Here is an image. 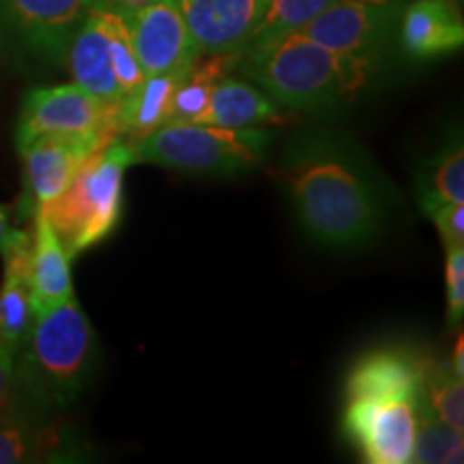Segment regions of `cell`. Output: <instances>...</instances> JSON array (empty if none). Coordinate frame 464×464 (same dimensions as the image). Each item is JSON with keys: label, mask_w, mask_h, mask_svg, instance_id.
Returning a JSON list of instances; mask_svg holds the SVG:
<instances>
[{"label": "cell", "mask_w": 464, "mask_h": 464, "mask_svg": "<svg viewBox=\"0 0 464 464\" xmlns=\"http://www.w3.org/2000/svg\"><path fill=\"white\" fill-rule=\"evenodd\" d=\"M415 402L404 398H346L342 432L370 464H409L415 445Z\"/></svg>", "instance_id": "cell-10"}, {"label": "cell", "mask_w": 464, "mask_h": 464, "mask_svg": "<svg viewBox=\"0 0 464 464\" xmlns=\"http://www.w3.org/2000/svg\"><path fill=\"white\" fill-rule=\"evenodd\" d=\"M237 69L271 100L297 112H324L351 103L379 69L288 33L239 52Z\"/></svg>", "instance_id": "cell-2"}, {"label": "cell", "mask_w": 464, "mask_h": 464, "mask_svg": "<svg viewBox=\"0 0 464 464\" xmlns=\"http://www.w3.org/2000/svg\"><path fill=\"white\" fill-rule=\"evenodd\" d=\"M420 205L437 226L443 247L464 246V202H445L434 196L420 194Z\"/></svg>", "instance_id": "cell-26"}, {"label": "cell", "mask_w": 464, "mask_h": 464, "mask_svg": "<svg viewBox=\"0 0 464 464\" xmlns=\"http://www.w3.org/2000/svg\"><path fill=\"white\" fill-rule=\"evenodd\" d=\"M116 138L106 136H39L20 147L24 161V194L20 218H33L69 188L73 177L95 150Z\"/></svg>", "instance_id": "cell-11"}, {"label": "cell", "mask_w": 464, "mask_h": 464, "mask_svg": "<svg viewBox=\"0 0 464 464\" xmlns=\"http://www.w3.org/2000/svg\"><path fill=\"white\" fill-rule=\"evenodd\" d=\"M183 72L144 75L140 84L119 103V131L125 140H140L170 119L174 89Z\"/></svg>", "instance_id": "cell-19"}, {"label": "cell", "mask_w": 464, "mask_h": 464, "mask_svg": "<svg viewBox=\"0 0 464 464\" xmlns=\"http://www.w3.org/2000/svg\"><path fill=\"white\" fill-rule=\"evenodd\" d=\"M116 5H119L121 9H125V11H131V9H138V7H142V5H147L149 0H114Z\"/></svg>", "instance_id": "cell-31"}, {"label": "cell", "mask_w": 464, "mask_h": 464, "mask_svg": "<svg viewBox=\"0 0 464 464\" xmlns=\"http://www.w3.org/2000/svg\"><path fill=\"white\" fill-rule=\"evenodd\" d=\"M15 396V353L0 344V411H5Z\"/></svg>", "instance_id": "cell-29"}, {"label": "cell", "mask_w": 464, "mask_h": 464, "mask_svg": "<svg viewBox=\"0 0 464 464\" xmlns=\"http://www.w3.org/2000/svg\"><path fill=\"white\" fill-rule=\"evenodd\" d=\"M400 14L398 0H334L299 33L323 48L379 69Z\"/></svg>", "instance_id": "cell-8"}, {"label": "cell", "mask_w": 464, "mask_h": 464, "mask_svg": "<svg viewBox=\"0 0 464 464\" xmlns=\"http://www.w3.org/2000/svg\"><path fill=\"white\" fill-rule=\"evenodd\" d=\"M237 58L239 54H200L196 58L174 89L168 123H196L219 80L235 69Z\"/></svg>", "instance_id": "cell-21"}, {"label": "cell", "mask_w": 464, "mask_h": 464, "mask_svg": "<svg viewBox=\"0 0 464 464\" xmlns=\"http://www.w3.org/2000/svg\"><path fill=\"white\" fill-rule=\"evenodd\" d=\"M125 17L144 75L185 72L200 56L177 0H149L142 7L125 11Z\"/></svg>", "instance_id": "cell-12"}, {"label": "cell", "mask_w": 464, "mask_h": 464, "mask_svg": "<svg viewBox=\"0 0 464 464\" xmlns=\"http://www.w3.org/2000/svg\"><path fill=\"white\" fill-rule=\"evenodd\" d=\"M39 136L119 138V103L103 102L75 82L39 86L22 103L15 127L17 149Z\"/></svg>", "instance_id": "cell-7"}, {"label": "cell", "mask_w": 464, "mask_h": 464, "mask_svg": "<svg viewBox=\"0 0 464 464\" xmlns=\"http://www.w3.org/2000/svg\"><path fill=\"white\" fill-rule=\"evenodd\" d=\"M269 0H177L200 54H239Z\"/></svg>", "instance_id": "cell-14"}, {"label": "cell", "mask_w": 464, "mask_h": 464, "mask_svg": "<svg viewBox=\"0 0 464 464\" xmlns=\"http://www.w3.org/2000/svg\"><path fill=\"white\" fill-rule=\"evenodd\" d=\"M11 213H14V208L0 202V256L33 241V232L20 230L11 224Z\"/></svg>", "instance_id": "cell-28"}, {"label": "cell", "mask_w": 464, "mask_h": 464, "mask_svg": "<svg viewBox=\"0 0 464 464\" xmlns=\"http://www.w3.org/2000/svg\"><path fill=\"white\" fill-rule=\"evenodd\" d=\"M269 142L271 136L263 127L228 130L207 123H168L140 140H133L131 149L136 164L205 177H228L263 164Z\"/></svg>", "instance_id": "cell-5"}, {"label": "cell", "mask_w": 464, "mask_h": 464, "mask_svg": "<svg viewBox=\"0 0 464 464\" xmlns=\"http://www.w3.org/2000/svg\"><path fill=\"white\" fill-rule=\"evenodd\" d=\"M136 164L131 142L119 136L84 161L69 188L44 207L52 228L69 258L100 246L116 230L123 216V181Z\"/></svg>", "instance_id": "cell-4"}, {"label": "cell", "mask_w": 464, "mask_h": 464, "mask_svg": "<svg viewBox=\"0 0 464 464\" xmlns=\"http://www.w3.org/2000/svg\"><path fill=\"white\" fill-rule=\"evenodd\" d=\"M286 121V112H282L277 102L271 100L260 86L232 78L228 73L213 89L205 112L196 123L228 127V130H256L266 125H282Z\"/></svg>", "instance_id": "cell-18"}, {"label": "cell", "mask_w": 464, "mask_h": 464, "mask_svg": "<svg viewBox=\"0 0 464 464\" xmlns=\"http://www.w3.org/2000/svg\"><path fill=\"white\" fill-rule=\"evenodd\" d=\"M398 3H402V0H398Z\"/></svg>", "instance_id": "cell-32"}, {"label": "cell", "mask_w": 464, "mask_h": 464, "mask_svg": "<svg viewBox=\"0 0 464 464\" xmlns=\"http://www.w3.org/2000/svg\"><path fill=\"white\" fill-rule=\"evenodd\" d=\"M417 402L456 430L464 428V379L448 359L420 353V392Z\"/></svg>", "instance_id": "cell-22"}, {"label": "cell", "mask_w": 464, "mask_h": 464, "mask_svg": "<svg viewBox=\"0 0 464 464\" xmlns=\"http://www.w3.org/2000/svg\"><path fill=\"white\" fill-rule=\"evenodd\" d=\"M451 370L460 376V379H464V335L458 334L456 338V344H454V351H451V357L448 359Z\"/></svg>", "instance_id": "cell-30"}, {"label": "cell", "mask_w": 464, "mask_h": 464, "mask_svg": "<svg viewBox=\"0 0 464 464\" xmlns=\"http://www.w3.org/2000/svg\"><path fill=\"white\" fill-rule=\"evenodd\" d=\"M31 243V305L33 314L65 304L75 297L72 280V258L52 228L44 208L33 216Z\"/></svg>", "instance_id": "cell-17"}, {"label": "cell", "mask_w": 464, "mask_h": 464, "mask_svg": "<svg viewBox=\"0 0 464 464\" xmlns=\"http://www.w3.org/2000/svg\"><path fill=\"white\" fill-rule=\"evenodd\" d=\"M462 430L440 421L426 406L415 402V445L413 460L417 464H460L464 458Z\"/></svg>", "instance_id": "cell-23"}, {"label": "cell", "mask_w": 464, "mask_h": 464, "mask_svg": "<svg viewBox=\"0 0 464 464\" xmlns=\"http://www.w3.org/2000/svg\"><path fill=\"white\" fill-rule=\"evenodd\" d=\"M277 174L310 239L334 249H355L381 235L385 191L351 138L332 130L299 131L284 149Z\"/></svg>", "instance_id": "cell-1"}, {"label": "cell", "mask_w": 464, "mask_h": 464, "mask_svg": "<svg viewBox=\"0 0 464 464\" xmlns=\"http://www.w3.org/2000/svg\"><path fill=\"white\" fill-rule=\"evenodd\" d=\"M89 445L61 411H50L14 396L0 411V464L78 462Z\"/></svg>", "instance_id": "cell-9"}, {"label": "cell", "mask_w": 464, "mask_h": 464, "mask_svg": "<svg viewBox=\"0 0 464 464\" xmlns=\"http://www.w3.org/2000/svg\"><path fill=\"white\" fill-rule=\"evenodd\" d=\"M65 61L75 84L103 102L121 103L144 80L125 11L97 0L69 42Z\"/></svg>", "instance_id": "cell-6"}, {"label": "cell", "mask_w": 464, "mask_h": 464, "mask_svg": "<svg viewBox=\"0 0 464 464\" xmlns=\"http://www.w3.org/2000/svg\"><path fill=\"white\" fill-rule=\"evenodd\" d=\"M400 44L415 61L448 56L464 44V22L456 0H411L400 14Z\"/></svg>", "instance_id": "cell-15"}, {"label": "cell", "mask_w": 464, "mask_h": 464, "mask_svg": "<svg viewBox=\"0 0 464 464\" xmlns=\"http://www.w3.org/2000/svg\"><path fill=\"white\" fill-rule=\"evenodd\" d=\"M97 357V334L78 299L37 312L15 353V396L50 411L67 409L91 382Z\"/></svg>", "instance_id": "cell-3"}, {"label": "cell", "mask_w": 464, "mask_h": 464, "mask_svg": "<svg viewBox=\"0 0 464 464\" xmlns=\"http://www.w3.org/2000/svg\"><path fill=\"white\" fill-rule=\"evenodd\" d=\"M33 243V241H31ZM31 243L5 254L0 282V344L17 353L33 321Z\"/></svg>", "instance_id": "cell-20"}, {"label": "cell", "mask_w": 464, "mask_h": 464, "mask_svg": "<svg viewBox=\"0 0 464 464\" xmlns=\"http://www.w3.org/2000/svg\"><path fill=\"white\" fill-rule=\"evenodd\" d=\"M445 290H448V324L458 327L464 316V246L445 247Z\"/></svg>", "instance_id": "cell-27"}, {"label": "cell", "mask_w": 464, "mask_h": 464, "mask_svg": "<svg viewBox=\"0 0 464 464\" xmlns=\"http://www.w3.org/2000/svg\"><path fill=\"white\" fill-rule=\"evenodd\" d=\"M420 194L445 202H464V149L460 140L450 142L421 179Z\"/></svg>", "instance_id": "cell-25"}, {"label": "cell", "mask_w": 464, "mask_h": 464, "mask_svg": "<svg viewBox=\"0 0 464 464\" xmlns=\"http://www.w3.org/2000/svg\"><path fill=\"white\" fill-rule=\"evenodd\" d=\"M97 0H0V17L39 54L65 61L69 42Z\"/></svg>", "instance_id": "cell-13"}, {"label": "cell", "mask_w": 464, "mask_h": 464, "mask_svg": "<svg viewBox=\"0 0 464 464\" xmlns=\"http://www.w3.org/2000/svg\"><path fill=\"white\" fill-rule=\"evenodd\" d=\"M332 3L334 0H269L246 48L301 31Z\"/></svg>", "instance_id": "cell-24"}, {"label": "cell", "mask_w": 464, "mask_h": 464, "mask_svg": "<svg viewBox=\"0 0 464 464\" xmlns=\"http://www.w3.org/2000/svg\"><path fill=\"white\" fill-rule=\"evenodd\" d=\"M420 353L379 348L359 357L346 379V398L417 400Z\"/></svg>", "instance_id": "cell-16"}]
</instances>
